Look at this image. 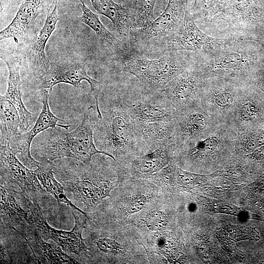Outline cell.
<instances>
[{"label":"cell","mask_w":264,"mask_h":264,"mask_svg":"<svg viewBox=\"0 0 264 264\" xmlns=\"http://www.w3.org/2000/svg\"><path fill=\"white\" fill-rule=\"evenodd\" d=\"M109 105V110L101 111V117L96 114L93 137L96 148L116 162H126L148 153L129 105L120 99Z\"/></svg>","instance_id":"1"},{"label":"cell","mask_w":264,"mask_h":264,"mask_svg":"<svg viewBox=\"0 0 264 264\" xmlns=\"http://www.w3.org/2000/svg\"><path fill=\"white\" fill-rule=\"evenodd\" d=\"M256 42L229 37L212 51L197 55L205 78H220L241 85L251 83L264 61L262 46Z\"/></svg>","instance_id":"2"},{"label":"cell","mask_w":264,"mask_h":264,"mask_svg":"<svg viewBox=\"0 0 264 264\" xmlns=\"http://www.w3.org/2000/svg\"><path fill=\"white\" fill-rule=\"evenodd\" d=\"M96 114V108L88 106L81 123L74 130L69 132L65 128L56 127L40 133L38 142H35L37 144H34L35 153L42 160L53 161L68 157L86 164H89L95 154L108 155L95 144L93 130Z\"/></svg>","instance_id":"3"},{"label":"cell","mask_w":264,"mask_h":264,"mask_svg":"<svg viewBox=\"0 0 264 264\" xmlns=\"http://www.w3.org/2000/svg\"><path fill=\"white\" fill-rule=\"evenodd\" d=\"M102 158L86 164L66 160L55 164L54 174L64 190L71 192L76 200L84 203L88 207L98 204L110 196L112 181L116 175L114 168L104 163Z\"/></svg>","instance_id":"4"},{"label":"cell","mask_w":264,"mask_h":264,"mask_svg":"<svg viewBox=\"0 0 264 264\" xmlns=\"http://www.w3.org/2000/svg\"><path fill=\"white\" fill-rule=\"evenodd\" d=\"M121 70L135 76L148 89L160 93L166 85L197 60V54L187 51H167L154 59L128 55Z\"/></svg>","instance_id":"5"},{"label":"cell","mask_w":264,"mask_h":264,"mask_svg":"<svg viewBox=\"0 0 264 264\" xmlns=\"http://www.w3.org/2000/svg\"><path fill=\"white\" fill-rule=\"evenodd\" d=\"M216 21L226 22L230 37L258 42L264 38V8L259 0H224Z\"/></svg>","instance_id":"6"},{"label":"cell","mask_w":264,"mask_h":264,"mask_svg":"<svg viewBox=\"0 0 264 264\" xmlns=\"http://www.w3.org/2000/svg\"><path fill=\"white\" fill-rule=\"evenodd\" d=\"M21 195L23 203L30 211L28 224L32 226L44 240L51 239L67 253L80 255L88 250L82 237L87 218L84 215H81L82 213L73 210L75 225L72 230L66 231L55 229L48 224L38 201H32L22 194Z\"/></svg>","instance_id":"7"},{"label":"cell","mask_w":264,"mask_h":264,"mask_svg":"<svg viewBox=\"0 0 264 264\" xmlns=\"http://www.w3.org/2000/svg\"><path fill=\"white\" fill-rule=\"evenodd\" d=\"M205 78L197 62L170 81L160 96L177 113L198 109L201 104Z\"/></svg>","instance_id":"8"},{"label":"cell","mask_w":264,"mask_h":264,"mask_svg":"<svg viewBox=\"0 0 264 264\" xmlns=\"http://www.w3.org/2000/svg\"><path fill=\"white\" fill-rule=\"evenodd\" d=\"M225 39L215 38L203 33L197 26L188 5L176 31L168 37L155 40L160 43V48L163 53L187 51L200 55L212 51Z\"/></svg>","instance_id":"9"},{"label":"cell","mask_w":264,"mask_h":264,"mask_svg":"<svg viewBox=\"0 0 264 264\" xmlns=\"http://www.w3.org/2000/svg\"><path fill=\"white\" fill-rule=\"evenodd\" d=\"M88 68L87 63L79 59H67L49 63L46 73L40 80V91L45 89L51 92L53 88L60 83L81 88V82L86 81L89 84L90 94L95 99L96 109L99 111L98 99L102 84L88 75Z\"/></svg>","instance_id":"10"},{"label":"cell","mask_w":264,"mask_h":264,"mask_svg":"<svg viewBox=\"0 0 264 264\" xmlns=\"http://www.w3.org/2000/svg\"><path fill=\"white\" fill-rule=\"evenodd\" d=\"M0 181L15 184L22 193L32 201H38V195L44 190L33 172L18 159V152L9 143L0 146Z\"/></svg>","instance_id":"11"},{"label":"cell","mask_w":264,"mask_h":264,"mask_svg":"<svg viewBox=\"0 0 264 264\" xmlns=\"http://www.w3.org/2000/svg\"><path fill=\"white\" fill-rule=\"evenodd\" d=\"M188 0H169L164 12L148 26L132 30L129 37L133 44L143 45L148 41L168 37L178 29L183 21Z\"/></svg>","instance_id":"12"},{"label":"cell","mask_w":264,"mask_h":264,"mask_svg":"<svg viewBox=\"0 0 264 264\" xmlns=\"http://www.w3.org/2000/svg\"><path fill=\"white\" fill-rule=\"evenodd\" d=\"M50 93V91L45 89L40 91L43 108L32 128L18 135L10 143L11 147L19 153L22 163L30 169L37 167L39 163V162L36 161L32 157L30 152L32 142L35 137L51 128L59 126L68 130L71 126L69 125L58 124V121L64 120L57 117L51 111L48 104Z\"/></svg>","instance_id":"13"},{"label":"cell","mask_w":264,"mask_h":264,"mask_svg":"<svg viewBox=\"0 0 264 264\" xmlns=\"http://www.w3.org/2000/svg\"><path fill=\"white\" fill-rule=\"evenodd\" d=\"M243 85L220 78H205L201 104L212 113L233 112Z\"/></svg>","instance_id":"14"},{"label":"cell","mask_w":264,"mask_h":264,"mask_svg":"<svg viewBox=\"0 0 264 264\" xmlns=\"http://www.w3.org/2000/svg\"><path fill=\"white\" fill-rule=\"evenodd\" d=\"M5 62L9 72L7 80L8 87L0 99L10 101L16 108L21 118V134L28 131V129L35 122V114L30 112L25 107L22 99V81L20 74L21 61L17 57L2 58Z\"/></svg>","instance_id":"15"},{"label":"cell","mask_w":264,"mask_h":264,"mask_svg":"<svg viewBox=\"0 0 264 264\" xmlns=\"http://www.w3.org/2000/svg\"><path fill=\"white\" fill-rule=\"evenodd\" d=\"M57 5L58 0H56L53 7H51L48 10L44 23L30 46L29 60L34 73L39 80L46 73L49 64L46 62L45 48L60 19Z\"/></svg>","instance_id":"16"},{"label":"cell","mask_w":264,"mask_h":264,"mask_svg":"<svg viewBox=\"0 0 264 264\" xmlns=\"http://www.w3.org/2000/svg\"><path fill=\"white\" fill-rule=\"evenodd\" d=\"M209 121L206 114L198 108L180 114L176 119L174 150L205 132Z\"/></svg>","instance_id":"17"},{"label":"cell","mask_w":264,"mask_h":264,"mask_svg":"<svg viewBox=\"0 0 264 264\" xmlns=\"http://www.w3.org/2000/svg\"><path fill=\"white\" fill-rule=\"evenodd\" d=\"M46 0H24L11 22L0 31V40L13 38L18 43L42 12Z\"/></svg>","instance_id":"18"},{"label":"cell","mask_w":264,"mask_h":264,"mask_svg":"<svg viewBox=\"0 0 264 264\" xmlns=\"http://www.w3.org/2000/svg\"><path fill=\"white\" fill-rule=\"evenodd\" d=\"M130 112L136 122L169 121L178 116L176 111L159 95L129 105Z\"/></svg>","instance_id":"19"},{"label":"cell","mask_w":264,"mask_h":264,"mask_svg":"<svg viewBox=\"0 0 264 264\" xmlns=\"http://www.w3.org/2000/svg\"><path fill=\"white\" fill-rule=\"evenodd\" d=\"M174 152L173 144L164 145L126 162L129 163L131 174L137 176H148L164 168L170 162Z\"/></svg>","instance_id":"20"},{"label":"cell","mask_w":264,"mask_h":264,"mask_svg":"<svg viewBox=\"0 0 264 264\" xmlns=\"http://www.w3.org/2000/svg\"><path fill=\"white\" fill-rule=\"evenodd\" d=\"M99 15L109 18L114 30L124 36H129L131 31L136 28L133 13L113 0H90Z\"/></svg>","instance_id":"21"},{"label":"cell","mask_w":264,"mask_h":264,"mask_svg":"<svg viewBox=\"0 0 264 264\" xmlns=\"http://www.w3.org/2000/svg\"><path fill=\"white\" fill-rule=\"evenodd\" d=\"M176 119L149 123L135 121L148 152L164 145L173 144Z\"/></svg>","instance_id":"22"},{"label":"cell","mask_w":264,"mask_h":264,"mask_svg":"<svg viewBox=\"0 0 264 264\" xmlns=\"http://www.w3.org/2000/svg\"><path fill=\"white\" fill-rule=\"evenodd\" d=\"M257 92L252 83L243 85L233 111L240 126L252 125L262 116L263 110Z\"/></svg>","instance_id":"23"},{"label":"cell","mask_w":264,"mask_h":264,"mask_svg":"<svg viewBox=\"0 0 264 264\" xmlns=\"http://www.w3.org/2000/svg\"><path fill=\"white\" fill-rule=\"evenodd\" d=\"M32 235L24 237L33 251L38 263L79 264L55 244L45 242L33 227L29 229Z\"/></svg>","instance_id":"24"},{"label":"cell","mask_w":264,"mask_h":264,"mask_svg":"<svg viewBox=\"0 0 264 264\" xmlns=\"http://www.w3.org/2000/svg\"><path fill=\"white\" fill-rule=\"evenodd\" d=\"M54 165L53 161L43 160L39 162L37 168L33 170V172L45 191L53 196L59 204L65 203L73 210L79 211L88 218L86 213L74 205L65 196L64 187L55 177Z\"/></svg>","instance_id":"25"},{"label":"cell","mask_w":264,"mask_h":264,"mask_svg":"<svg viewBox=\"0 0 264 264\" xmlns=\"http://www.w3.org/2000/svg\"><path fill=\"white\" fill-rule=\"evenodd\" d=\"M79 0L82 11V15L79 18L80 21L93 30L116 54L121 55L123 59L126 57L128 54L123 43L104 26L97 14L91 11L82 0Z\"/></svg>","instance_id":"26"},{"label":"cell","mask_w":264,"mask_h":264,"mask_svg":"<svg viewBox=\"0 0 264 264\" xmlns=\"http://www.w3.org/2000/svg\"><path fill=\"white\" fill-rule=\"evenodd\" d=\"M0 144L9 143L21 134V118L15 106L9 100L0 99Z\"/></svg>","instance_id":"27"},{"label":"cell","mask_w":264,"mask_h":264,"mask_svg":"<svg viewBox=\"0 0 264 264\" xmlns=\"http://www.w3.org/2000/svg\"><path fill=\"white\" fill-rule=\"evenodd\" d=\"M8 187L7 183L0 181L1 218H7L18 223H28L29 214L22 208L15 198V191Z\"/></svg>","instance_id":"28"},{"label":"cell","mask_w":264,"mask_h":264,"mask_svg":"<svg viewBox=\"0 0 264 264\" xmlns=\"http://www.w3.org/2000/svg\"><path fill=\"white\" fill-rule=\"evenodd\" d=\"M224 0H194L190 8L196 22L211 24L221 11Z\"/></svg>","instance_id":"29"},{"label":"cell","mask_w":264,"mask_h":264,"mask_svg":"<svg viewBox=\"0 0 264 264\" xmlns=\"http://www.w3.org/2000/svg\"><path fill=\"white\" fill-rule=\"evenodd\" d=\"M156 0H138L134 12L136 28H145L154 20V9Z\"/></svg>","instance_id":"30"},{"label":"cell","mask_w":264,"mask_h":264,"mask_svg":"<svg viewBox=\"0 0 264 264\" xmlns=\"http://www.w3.org/2000/svg\"><path fill=\"white\" fill-rule=\"evenodd\" d=\"M234 145H238L244 151L250 154L264 145V132L246 131L238 136Z\"/></svg>","instance_id":"31"},{"label":"cell","mask_w":264,"mask_h":264,"mask_svg":"<svg viewBox=\"0 0 264 264\" xmlns=\"http://www.w3.org/2000/svg\"><path fill=\"white\" fill-rule=\"evenodd\" d=\"M167 222V217L161 212H153L145 219L148 228L152 231L160 230L166 225Z\"/></svg>","instance_id":"32"},{"label":"cell","mask_w":264,"mask_h":264,"mask_svg":"<svg viewBox=\"0 0 264 264\" xmlns=\"http://www.w3.org/2000/svg\"><path fill=\"white\" fill-rule=\"evenodd\" d=\"M96 244L99 250L107 253H117L122 249L118 242L110 238H100Z\"/></svg>","instance_id":"33"},{"label":"cell","mask_w":264,"mask_h":264,"mask_svg":"<svg viewBox=\"0 0 264 264\" xmlns=\"http://www.w3.org/2000/svg\"><path fill=\"white\" fill-rule=\"evenodd\" d=\"M146 202L144 196H138L134 198L128 202L126 206L127 211L132 214L141 210Z\"/></svg>","instance_id":"34"},{"label":"cell","mask_w":264,"mask_h":264,"mask_svg":"<svg viewBox=\"0 0 264 264\" xmlns=\"http://www.w3.org/2000/svg\"><path fill=\"white\" fill-rule=\"evenodd\" d=\"M217 209L219 212L232 215H236L239 212V208L234 205L227 203L219 204L217 206Z\"/></svg>","instance_id":"35"},{"label":"cell","mask_w":264,"mask_h":264,"mask_svg":"<svg viewBox=\"0 0 264 264\" xmlns=\"http://www.w3.org/2000/svg\"><path fill=\"white\" fill-rule=\"evenodd\" d=\"M250 158L257 160H264V145L248 154Z\"/></svg>","instance_id":"36"},{"label":"cell","mask_w":264,"mask_h":264,"mask_svg":"<svg viewBox=\"0 0 264 264\" xmlns=\"http://www.w3.org/2000/svg\"><path fill=\"white\" fill-rule=\"evenodd\" d=\"M138 0H118V3L134 13Z\"/></svg>","instance_id":"37"},{"label":"cell","mask_w":264,"mask_h":264,"mask_svg":"<svg viewBox=\"0 0 264 264\" xmlns=\"http://www.w3.org/2000/svg\"><path fill=\"white\" fill-rule=\"evenodd\" d=\"M10 262V258L8 254L6 253L5 248L0 243V262L1 264L9 263Z\"/></svg>","instance_id":"38"}]
</instances>
